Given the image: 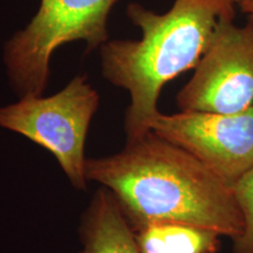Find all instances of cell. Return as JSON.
<instances>
[{"label": "cell", "instance_id": "cell-1", "mask_svg": "<svg viewBox=\"0 0 253 253\" xmlns=\"http://www.w3.org/2000/svg\"><path fill=\"white\" fill-rule=\"evenodd\" d=\"M87 178L112 192L132 227L176 221L231 240L243 231L233 185L154 131L119 153L87 158Z\"/></svg>", "mask_w": 253, "mask_h": 253}, {"label": "cell", "instance_id": "cell-2", "mask_svg": "<svg viewBox=\"0 0 253 253\" xmlns=\"http://www.w3.org/2000/svg\"><path fill=\"white\" fill-rule=\"evenodd\" d=\"M239 0H173L166 13L138 2L126 14L138 27L137 40L109 39L100 47L101 72L130 96L125 116L126 141L151 131L158 100L168 82L195 69L224 17L236 15Z\"/></svg>", "mask_w": 253, "mask_h": 253}, {"label": "cell", "instance_id": "cell-3", "mask_svg": "<svg viewBox=\"0 0 253 253\" xmlns=\"http://www.w3.org/2000/svg\"><path fill=\"white\" fill-rule=\"evenodd\" d=\"M120 0H40L23 30L6 41L2 60L12 89L19 97L43 95L50 60L66 43L84 41L87 52L110 39V12Z\"/></svg>", "mask_w": 253, "mask_h": 253}, {"label": "cell", "instance_id": "cell-4", "mask_svg": "<svg viewBox=\"0 0 253 253\" xmlns=\"http://www.w3.org/2000/svg\"><path fill=\"white\" fill-rule=\"evenodd\" d=\"M100 106V95L77 75L58 93L26 95L17 102L0 107V128L13 131L49 151L71 184L87 189L88 130Z\"/></svg>", "mask_w": 253, "mask_h": 253}, {"label": "cell", "instance_id": "cell-5", "mask_svg": "<svg viewBox=\"0 0 253 253\" xmlns=\"http://www.w3.org/2000/svg\"><path fill=\"white\" fill-rule=\"evenodd\" d=\"M220 20L194 75L177 93L179 110L238 114L253 108V21Z\"/></svg>", "mask_w": 253, "mask_h": 253}, {"label": "cell", "instance_id": "cell-6", "mask_svg": "<svg viewBox=\"0 0 253 253\" xmlns=\"http://www.w3.org/2000/svg\"><path fill=\"white\" fill-rule=\"evenodd\" d=\"M151 131L194 155L232 185L253 167V108L238 114L160 113Z\"/></svg>", "mask_w": 253, "mask_h": 253}, {"label": "cell", "instance_id": "cell-7", "mask_svg": "<svg viewBox=\"0 0 253 253\" xmlns=\"http://www.w3.org/2000/svg\"><path fill=\"white\" fill-rule=\"evenodd\" d=\"M79 253H140L134 230L108 189L101 186L81 218Z\"/></svg>", "mask_w": 253, "mask_h": 253}, {"label": "cell", "instance_id": "cell-8", "mask_svg": "<svg viewBox=\"0 0 253 253\" xmlns=\"http://www.w3.org/2000/svg\"><path fill=\"white\" fill-rule=\"evenodd\" d=\"M140 253H218L220 237L212 230L176 221L132 227Z\"/></svg>", "mask_w": 253, "mask_h": 253}, {"label": "cell", "instance_id": "cell-9", "mask_svg": "<svg viewBox=\"0 0 253 253\" xmlns=\"http://www.w3.org/2000/svg\"><path fill=\"white\" fill-rule=\"evenodd\" d=\"M237 203L243 216V231L232 240L235 253H253V167L233 184Z\"/></svg>", "mask_w": 253, "mask_h": 253}, {"label": "cell", "instance_id": "cell-10", "mask_svg": "<svg viewBox=\"0 0 253 253\" xmlns=\"http://www.w3.org/2000/svg\"><path fill=\"white\" fill-rule=\"evenodd\" d=\"M238 8L248 18V20L253 21V0H239Z\"/></svg>", "mask_w": 253, "mask_h": 253}]
</instances>
